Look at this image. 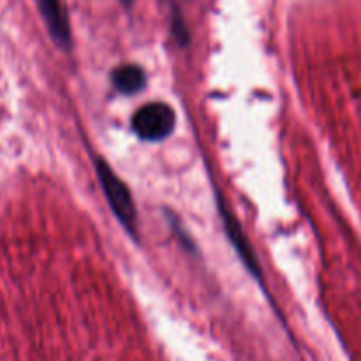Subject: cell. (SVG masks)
Here are the masks:
<instances>
[{
    "label": "cell",
    "mask_w": 361,
    "mask_h": 361,
    "mask_svg": "<svg viewBox=\"0 0 361 361\" xmlns=\"http://www.w3.org/2000/svg\"><path fill=\"white\" fill-rule=\"evenodd\" d=\"M95 173H97L102 192H104L115 217L122 222L127 231L134 233V228H136V207H134V200L130 196L129 187L120 180V176L102 159L95 161Z\"/></svg>",
    "instance_id": "1"
},
{
    "label": "cell",
    "mask_w": 361,
    "mask_h": 361,
    "mask_svg": "<svg viewBox=\"0 0 361 361\" xmlns=\"http://www.w3.org/2000/svg\"><path fill=\"white\" fill-rule=\"evenodd\" d=\"M176 123L175 111L164 102H150L141 106L133 116V129L141 140L161 141L173 133Z\"/></svg>",
    "instance_id": "2"
},
{
    "label": "cell",
    "mask_w": 361,
    "mask_h": 361,
    "mask_svg": "<svg viewBox=\"0 0 361 361\" xmlns=\"http://www.w3.org/2000/svg\"><path fill=\"white\" fill-rule=\"evenodd\" d=\"M35 6H37L39 14L42 16V21L48 28L53 42H56L62 49H69L71 28L62 0H35Z\"/></svg>",
    "instance_id": "3"
},
{
    "label": "cell",
    "mask_w": 361,
    "mask_h": 361,
    "mask_svg": "<svg viewBox=\"0 0 361 361\" xmlns=\"http://www.w3.org/2000/svg\"><path fill=\"white\" fill-rule=\"evenodd\" d=\"M219 207H221V215H222V221H224V229H226V233H228L231 243L235 245L236 254H238L240 259L243 261V264L249 268L250 274L256 275L257 279H261L259 263L256 261V256H254V250H252V247H250L249 240H247L245 233H243L242 228H240L238 221H236V219L229 214L228 208L222 204V201H219Z\"/></svg>",
    "instance_id": "4"
},
{
    "label": "cell",
    "mask_w": 361,
    "mask_h": 361,
    "mask_svg": "<svg viewBox=\"0 0 361 361\" xmlns=\"http://www.w3.org/2000/svg\"><path fill=\"white\" fill-rule=\"evenodd\" d=\"M111 80L113 85L116 87V90L127 95L137 94L140 90H143L145 83H147L145 71L137 66L116 67L111 74Z\"/></svg>",
    "instance_id": "5"
},
{
    "label": "cell",
    "mask_w": 361,
    "mask_h": 361,
    "mask_svg": "<svg viewBox=\"0 0 361 361\" xmlns=\"http://www.w3.org/2000/svg\"><path fill=\"white\" fill-rule=\"evenodd\" d=\"M171 27H173V34H175L178 44H187V41H189V34H187V28H185V25H183V20L180 18V14L176 13V11H175V14H173Z\"/></svg>",
    "instance_id": "6"
},
{
    "label": "cell",
    "mask_w": 361,
    "mask_h": 361,
    "mask_svg": "<svg viewBox=\"0 0 361 361\" xmlns=\"http://www.w3.org/2000/svg\"><path fill=\"white\" fill-rule=\"evenodd\" d=\"M120 2H122L126 7H130V6H133L134 0H120Z\"/></svg>",
    "instance_id": "7"
}]
</instances>
